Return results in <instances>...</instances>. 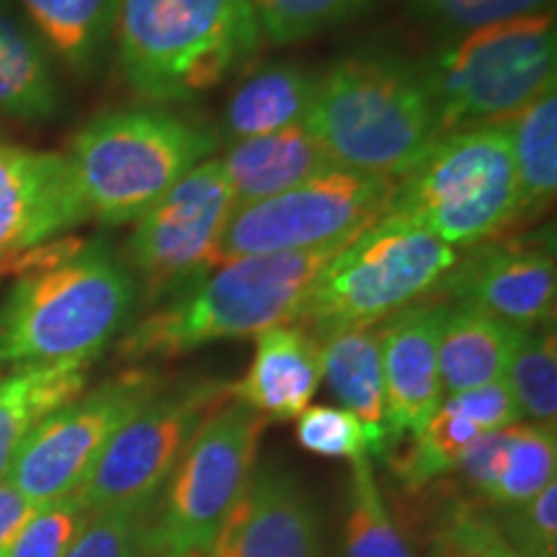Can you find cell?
Instances as JSON below:
<instances>
[{
  "instance_id": "1",
  "label": "cell",
  "mask_w": 557,
  "mask_h": 557,
  "mask_svg": "<svg viewBox=\"0 0 557 557\" xmlns=\"http://www.w3.org/2000/svg\"><path fill=\"white\" fill-rule=\"evenodd\" d=\"M18 259L0 305V364H90L129 329L137 282L107 243H45Z\"/></svg>"
},
{
  "instance_id": "2",
  "label": "cell",
  "mask_w": 557,
  "mask_h": 557,
  "mask_svg": "<svg viewBox=\"0 0 557 557\" xmlns=\"http://www.w3.org/2000/svg\"><path fill=\"white\" fill-rule=\"evenodd\" d=\"M308 129L336 169L400 178L442 137L423 62L354 52L318 73Z\"/></svg>"
},
{
  "instance_id": "3",
  "label": "cell",
  "mask_w": 557,
  "mask_h": 557,
  "mask_svg": "<svg viewBox=\"0 0 557 557\" xmlns=\"http://www.w3.org/2000/svg\"><path fill=\"white\" fill-rule=\"evenodd\" d=\"M344 246L222 261L169 305L129 323L120 357L132 364L176 359L214 341L256 338L274 325L295 323L318 274Z\"/></svg>"
},
{
  "instance_id": "4",
  "label": "cell",
  "mask_w": 557,
  "mask_h": 557,
  "mask_svg": "<svg viewBox=\"0 0 557 557\" xmlns=\"http://www.w3.org/2000/svg\"><path fill=\"white\" fill-rule=\"evenodd\" d=\"M122 78L152 107L199 99L261 47L250 0H120Z\"/></svg>"
},
{
  "instance_id": "5",
  "label": "cell",
  "mask_w": 557,
  "mask_h": 557,
  "mask_svg": "<svg viewBox=\"0 0 557 557\" xmlns=\"http://www.w3.org/2000/svg\"><path fill=\"white\" fill-rule=\"evenodd\" d=\"M218 145V132L176 111L114 109L75 135L67 160L90 218L127 225Z\"/></svg>"
},
{
  "instance_id": "6",
  "label": "cell",
  "mask_w": 557,
  "mask_h": 557,
  "mask_svg": "<svg viewBox=\"0 0 557 557\" xmlns=\"http://www.w3.org/2000/svg\"><path fill=\"white\" fill-rule=\"evenodd\" d=\"M387 214L455 250L498 238L521 220L506 122L444 132L413 169L395 181Z\"/></svg>"
},
{
  "instance_id": "7",
  "label": "cell",
  "mask_w": 557,
  "mask_h": 557,
  "mask_svg": "<svg viewBox=\"0 0 557 557\" xmlns=\"http://www.w3.org/2000/svg\"><path fill=\"white\" fill-rule=\"evenodd\" d=\"M553 11L527 13L442 39L423 62L438 129L506 122L555 86Z\"/></svg>"
},
{
  "instance_id": "8",
  "label": "cell",
  "mask_w": 557,
  "mask_h": 557,
  "mask_svg": "<svg viewBox=\"0 0 557 557\" xmlns=\"http://www.w3.org/2000/svg\"><path fill=\"white\" fill-rule=\"evenodd\" d=\"M455 261V248L385 214L320 271L295 323L315 338L351 325H380L442 287Z\"/></svg>"
},
{
  "instance_id": "9",
  "label": "cell",
  "mask_w": 557,
  "mask_h": 557,
  "mask_svg": "<svg viewBox=\"0 0 557 557\" xmlns=\"http://www.w3.org/2000/svg\"><path fill=\"white\" fill-rule=\"evenodd\" d=\"M267 418L227 398L209 413L158 496L152 557H205L256 472Z\"/></svg>"
},
{
  "instance_id": "10",
  "label": "cell",
  "mask_w": 557,
  "mask_h": 557,
  "mask_svg": "<svg viewBox=\"0 0 557 557\" xmlns=\"http://www.w3.org/2000/svg\"><path fill=\"white\" fill-rule=\"evenodd\" d=\"M395 181L333 169L276 197L238 207L222 238V261L302 253L354 240L389 212Z\"/></svg>"
},
{
  "instance_id": "11",
  "label": "cell",
  "mask_w": 557,
  "mask_h": 557,
  "mask_svg": "<svg viewBox=\"0 0 557 557\" xmlns=\"http://www.w3.org/2000/svg\"><path fill=\"white\" fill-rule=\"evenodd\" d=\"M227 398L230 385L218 380L165 385L111 436L73 496L88 513L152 508L201 421Z\"/></svg>"
},
{
  "instance_id": "12",
  "label": "cell",
  "mask_w": 557,
  "mask_h": 557,
  "mask_svg": "<svg viewBox=\"0 0 557 557\" xmlns=\"http://www.w3.org/2000/svg\"><path fill=\"white\" fill-rule=\"evenodd\" d=\"M163 387L156 369L132 367L78 395L32 431L5 480L37 506L73 496L111 436Z\"/></svg>"
},
{
  "instance_id": "13",
  "label": "cell",
  "mask_w": 557,
  "mask_h": 557,
  "mask_svg": "<svg viewBox=\"0 0 557 557\" xmlns=\"http://www.w3.org/2000/svg\"><path fill=\"white\" fill-rule=\"evenodd\" d=\"M235 209L220 158H209L139 214L129 238V271L148 299L178 295L222 263V238Z\"/></svg>"
},
{
  "instance_id": "14",
  "label": "cell",
  "mask_w": 557,
  "mask_h": 557,
  "mask_svg": "<svg viewBox=\"0 0 557 557\" xmlns=\"http://www.w3.org/2000/svg\"><path fill=\"white\" fill-rule=\"evenodd\" d=\"M459 305H470L519 331L553 325L557 267L553 230L513 240H485L459 256L442 287Z\"/></svg>"
},
{
  "instance_id": "15",
  "label": "cell",
  "mask_w": 557,
  "mask_h": 557,
  "mask_svg": "<svg viewBox=\"0 0 557 557\" xmlns=\"http://www.w3.org/2000/svg\"><path fill=\"white\" fill-rule=\"evenodd\" d=\"M86 220L67 156L0 145V267Z\"/></svg>"
},
{
  "instance_id": "16",
  "label": "cell",
  "mask_w": 557,
  "mask_h": 557,
  "mask_svg": "<svg viewBox=\"0 0 557 557\" xmlns=\"http://www.w3.org/2000/svg\"><path fill=\"white\" fill-rule=\"evenodd\" d=\"M207 557H323L318 513L289 472L256 470Z\"/></svg>"
},
{
  "instance_id": "17",
  "label": "cell",
  "mask_w": 557,
  "mask_h": 557,
  "mask_svg": "<svg viewBox=\"0 0 557 557\" xmlns=\"http://www.w3.org/2000/svg\"><path fill=\"white\" fill-rule=\"evenodd\" d=\"M447 302H416L380 323L387 400V451L429 423L442 403L438 336Z\"/></svg>"
},
{
  "instance_id": "18",
  "label": "cell",
  "mask_w": 557,
  "mask_h": 557,
  "mask_svg": "<svg viewBox=\"0 0 557 557\" xmlns=\"http://www.w3.org/2000/svg\"><path fill=\"white\" fill-rule=\"evenodd\" d=\"M323 369L315 336L299 325H274L256 336L246 374L230 385V398L267 418L297 421L315 398Z\"/></svg>"
},
{
  "instance_id": "19",
  "label": "cell",
  "mask_w": 557,
  "mask_h": 557,
  "mask_svg": "<svg viewBox=\"0 0 557 557\" xmlns=\"http://www.w3.org/2000/svg\"><path fill=\"white\" fill-rule=\"evenodd\" d=\"M320 369L341 408L361 421L369 438V457H385L387 400L382 372L380 325H351L318 336Z\"/></svg>"
},
{
  "instance_id": "20",
  "label": "cell",
  "mask_w": 557,
  "mask_h": 557,
  "mask_svg": "<svg viewBox=\"0 0 557 557\" xmlns=\"http://www.w3.org/2000/svg\"><path fill=\"white\" fill-rule=\"evenodd\" d=\"M220 165L238 207L271 199L336 169L308 124L227 145Z\"/></svg>"
},
{
  "instance_id": "21",
  "label": "cell",
  "mask_w": 557,
  "mask_h": 557,
  "mask_svg": "<svg viewBox=\"0 0 557 557\" xmlns=\"http://www.w3.org/2000/svg\"><path fill=\"white\" fill-rule=\"evenodd\" d=\"M524 333L470 305H449L438 336L444 398L504 380Z\"/></svg>"
},
{
  "instance_id": "22",
  "label": "cell",
  "mask_w": 557,
  "mask_h": 557,
  "mask_svg": "<svg viewBox=\"0 0 557 557\" xmlns=\"http://www.w3.org/2000/svg\"><path fill=\"white\" fill-rule=\"evenodd\" d=\"M62 103L45 41L11 0H0V120L45 124Z\"/></svg>"
},
{
  "instance_id": "23",
  "label": "cell",
  "mask_w": 557,
  "mask_h": 557,
  "mask_svg": "<svg viewBox=\"0 0 557 557\" xmlns=\"http://www.w3.org/2000/svg\"><path fill=\"white\" fill-rule=\"evenodd\" d=\"M315 83L318 73L297 62H274L256 70L230 94L220 129H214L218 143L233 145L305 124Z\"/></svg>"
},
{
  "instance_id": "24",
  "label": "cell",
  "mask_w": 557,
  "mask_h": 557,
  "mask_svg": "<svg viewBox=\"0 0 557 557\" xmlns=\"http://www.w3.org/2000/svg\"><path fill=\"white\" fill-rule=\"evenodd\" d=\"M88 367H16L0 380V480L9 475L32 431L54 410L86 393Z\"/></svg>"
},
{
  "instance_id": "25",
  "label": "cell",
  "mask_w": 557,
  "mask_h": 557,
  "mask_svg": "<svg viewBox=\"0 0 557 557\" xmlns=\"http://www.w3.org/2000/svg\"><path fill=\"white\" fill-rule=\"evenodd\" d=\"M34 32L62 65L86 75L114 39L120 0H21Z\"/></svg>"
},
{
  "instance_id": "26",
  "label": "cell",
  "mask_w": 557,
  "mask_h": 557,
  "mask_svg": "<svg viewBox=\"0 0 557 557\" xmlns=\"http://www.w3.org/2000/svg\"><path fill=\"white\" fill-rule=\"evenodd\" d=\"M517 169L521 218L540 214L553 205L557 189V94H540L506 120Z\"/></svg>"
},
{
  "instance_id": "27",
  "label": "cell",
  "mask_w": 557,
  "mask_h": 557,
  "mask_svg": "<svg viewBox=\"0 0 557 557\" xmlns=\"http://www.w3.org/2000/svg\"><path fill=\"white\" fill-rule=\"evenodd\" d=\"M480 436L483 431L475 421L442 400L426 426L395 444V447L403 444V451L393 459L395 475L410 487L429 485L431 480L457 470L459 459L468 455Z\"/></svg>"
},
{
  "instance_id": "28",
  "label": "cell",
  "mask_w": 557,
  "mask_h": 557,
  "mask_svg": "<svg viewBox=\"0 0 557 557\" xmlns=\"http://www.w3.org/2000/svg\"><path fill=\"white\" fill-rule=\"evenodd\" d=\"M344 557H413L406 534L395 524L374 480L369 457L351 462L344 521Z\"/></svg>"
},
{
  "instance_id": "29",
  "label": "cell",
  "mask_w": 557,
  "mask_h": 557,
  "mask_svg": "<svg viewBox=\"0 0 557 557\" xmlns=\"http://www.w3.org/2000/svg\"><path fill=\"white\" fill-rule=\"evenodd\" d=\"M557 434L555 426L513 423L508 426L504 472L485 504L500 508L524 506L555 483Z\"/></svg>"
},
{
  "instance_id": "30",
  "label": "cell",
  "mask_w": 557,
  "mask_h": 557,
  "mask_svg": "<svg viewBox=\"0 0 557 557\" xmlns=\"http://www.w3.org/2000/svg\"><path fill=\"white\" fill-rule=\"evenodd\" d=\"M519 418L540 426H555L557 418V341L553 325L527 331L521 336L506 372Z\"/></svg>"
},
{
  "instance_id": "31",
  "label": "cell",
  "mask_w": 557,
  "mask_h": 557,
  "mask_svg": "<svg viewBox=\"0 0 557 557\" xmlns=\"http://www.w3.org/2000/svg\"><path fill=\"white\" fill-rule=\"evenodd\" d=\"M377 0H250L261 39L276 47L320 37L359 18Z\"/></svg>"
},
{
  "instance_id": "32",
  "label": "cell",
  "mask_w": 557,
  "mask_h": 557,
  "mask_svg": "<svg viewBox=\"0 0 557 557\" xmlns=\"http://www.w3.org/2000/svg\"><path fill=\"white\" fill-rule=\"evenodd\" d=\"M553 3L555 0H406V9L438 39H451L498 21L549 11Z\"/></svg>"
},
{
  "instance_id": "33",
  "label": "cell",
  "mask_w": 557,
  "mask_h": 557,
  "mask_svg": "<svg viewBox=\"0 0 557 557\" xmlns=\"http://www.w3.org/2000/svg\"><path fill=\"white\" fill-rule=\"evenodd\" d=\"M65 557H152L150 508L90 513Z\"/></svg>"
},
{
  "instance_id": "34",
  "label": "cell",
  "mask_w": 557,
  "mask_h": 557,
  "mask_svg": "<svg viewBox=\"0 0 557 557\" xmlns=\"http://www.w3.org/2000/svg\"><path fill=\"white\" fill-rule=\"evenodd\" d=\"M297 442L310 455L329 459L369 457V438L354 413L336 406H310L297 418Z\"/></svg>"
},
{
  "instance_id": "35",
  "label": "cell",
  "mask_w": 557,
  "mask_h": 557,
  "mask_svg": "<svg viewBox=\"0 0 557 557\" xmlns=\"http://www.w3.org/2000/svg\"><path fill=\"white\" fill-rule=\"evenodd\" d=\"M88 517L75 496L41 504L5 557H65Z\"/></svg>"
},
{
  "instance_id": "36",
  "label": "cell",
  "mask_w": 557,
  "mask_h": 557,
  "mask_svg": "<svg viewBox=\"0 0 557 557\" xmlns=\"http://www.w3.org/2000/svg\"><path fill=\"white\" fill-rule=\"evenodd\" d=\"M508 545L524 557H557V485L549 483L529 504L508 508L498 527Z\"/></svg>"
},
{
  "instance_id": "37",
  "label": "cell",
  "mask_w": 557,
  "mask_h": 557,
  "mask_svg": "<svg viewBox=\"0 0 557 557\" xmlns=\"http://www.w3.org/2000/svg\"><path fill=\"white\" fill-rule=\"evenodd\" d=\"M444 529L459 549V557H524L508 545L496 521L475 511L468 500L444 513Z\"/></svg>"
},
{
  "instance_id": "38",
  "label": "cell",
  "mask_w": 557,
  "mask_h": 557,
  "mask_svg": "<svg viewBox=\"0 0 557 557\" xmlns=\"http://www.w3.org/2000/svg\"><path fill=\"white\" fill-rule=\"evenodd\" d=\"M449 408L459 410L462 416H468L470 421H475L483 434L491 431L513 426L519 423V410L513 406L511 393H508L506 382H493V385L468 389V393H457L442 398Z\"/></svg>"
},
{
  "instance_id": "39",
  "label": "cell",
  "mask_w": 557,
  "mask_h": 557,
  "mask_svg": "<svg viewBox=\"0 0 557 557\" xmlns=\"http://www.w3.org/2000/svg\"><path fill=\"white\" fill-rule=\"evenodd\" d=\"M37 508L39 506L32 504L26 496H21L9 480H0V557L11 553L21 529L26 527V521L34 517Z\"/></svg>"
},
{
  "instance_id": "40",
  "label": "cell",
  "mask_w": 557,
  "mask_h": 557,
  "mask_svg": "<svg viewBox=\"0 0 557 557\" xmlns=\"http://www.w3.org/2000/svg\"><path fill=\"white\" fill-rule=\"evenodd\" d=\"M426 557H459V549L455 542H451L449 532L444 527L438 529V532H434V537H431Z\"/></svg>"
}]
</instances>
